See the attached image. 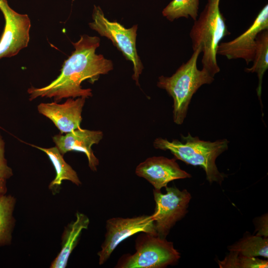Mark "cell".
<instances>
[{"instance_id":"obj_1","label":"cell","mask_w":268,"mask_h":268,"mask_svg":"<svg viewBox=\"0 0 268 268\" xmlns=\"http://www.w3.org/2000/svg\"><path fill=\"white\" fill-rule=\"evenodd\" d=\"M100 42L97 36L84 34L78 41L72 42L75 50L64 63L60 75L48 85L29 88L27 90L29 100L45 97L53 98L59 102L63 98L91 97L92 90L82 88L81 83L88 80L94 83L100 75L107 74L113 69L112 61L95 53Z\"/></svg>"},{"instance_id":"obj_2","label":"cell","mask_w":268,"mask_h":268,"mask_svg":"<svg viewBox=\"0 0 268 268\" xmlns=\"http://www.w3.org/2000/svg\"><path fill=\"white\" fill-rule=\"evenodd\" d=\"M182 141L158 137L153 141L156 149L169 150L175 159L195 166H200L205 172L206 179L210 183L215 182L219 185L226 175L220 172L215 164L217 157L227 150L229 141L224 138L215 141L201 140L188 133L187 136L181 134Z\"/></svg>"},{"instance_id":"obj_3","label":"cell","mask_w":268,"mask_h":268,"mask_svg":"<svg viewBox=\"0 0 268 268\" xmlns=\"http://www.w3.org/2000/svg\"><path fill=\"white\" fill-rule=\"evenodd\" d=\"M201 53L199 47L172 76L158 77L157 86L165 90L173 99V121L177 125L183 123L193 95L201 86L210 84L214 80L207 70L198 68L197 61Z\"/></svg>"},{"instance_id":"obj_4","label":"cell","mask_w":268,"mask_h":268,"mask_svg":"<svg viewBox=\"0 0 268 268\" xmlns=\"http://www.w3.org/2000/svg\"><path fill=\"white\" fill-rule=\"evenodd\" d=\"M220 0H207L190 33L193 51L201 48L202 68L213 76L220 71L216 59L218 45L225 36L231 34L220 10Z\"/></svg>"},{"instance_id":"obj_5","label":"cell","mask_w":268,"mask_h":268,"mask_svg":"<svg viewBox=\"0 0 268 268\" xmlns=\"http://www.w3.org/2000/svg\"><path fill=\"white\" fill-rule=\"evenodd\" d=\"M135 241V252L123 255L118 268H162L178 262L180 254L166 238L142 232Z\"/></svg>"},{"instance_id":"obj_6","label":"cell","mask_w":268,"mask_h":268,"mask_svg":"<svg viewBox=\"0 0 268 268\" xmlns=\"http://www.w3.org/2000/svg\"><path fill=\"white\" fill-rule=\"evenodd\" d=\"M92 17L93 21L89 23V27L101 36L111 40L125 58L133 63L134 73L132 78L139 86V77L142 72L143 66L136 48L137 25L126 28L117 21H109L105 16L101 7L95 5Z\"/></svg>"},{"instance_id":"obj_7","label":"cell","mask_w":268,"mask_h":268,"mask_svg":"<svg viewBox=\"0 0 268 268\" xmlns=\"http://www.w3.org/2000/svg\"><path fill=\"white\" fill-rule=\"evenodd\" d=\"M165 194L153 190L155 208L153 217L157 236L166 238L175 223L186 215L191 195L187 190L165 187Z\"/></svg>"},{"instance_id":"obj_8","label":"cell","mask_w":268,"mask_h":268,"mask_svg":"<svg viewBox=\"0 0 268 268\" xmlns=\"http://www.w3.org/2000/svg\"><path fill=\"white\" fill-rule=\"evenodd\" d=\"M139 232L157 235L152 215L132 218L113 217L106 222L105 239L98 252L99 264H104L124 240Z\"/></svg>"},{"instance_id":"obj_9","label":"cell","mask_w":268,"mask_h":268,"mask_svg":"<svg viewBox=\"0 0 268 268\" xmlns=\"http://www.w3.org/2000/svg\"><path fill=\"white\" fill-rule=\"evenodd\" d=\"M0 10L5 19L0 39V59L14 56L27 46L31 22L27 14L16 12L9 6L6 0H0Z\"/></svg>"},{"instance_id":"obj_10","label":"cell","mask_w":268,"mask_h":268,"mask_svg":"<svg viewBox=\"0 0 268 268\" xmlns=\"http://www.w3.org/2000/svg\"><path fill=\"white\" fill-rule=\"evenodd\" d=\"M268 29V5L261 10L252 25L243 33L233 40L220 43L217 54L229 60L242 59L247 65L253 62L259 33Z\"/></svg>"},{"instance_id":"obj_11","label":"cell","mask_w":268,"mask_h":268,"mask_svg":"<svg viewBox=\"0 0 268 268\" xmlns=\"http://www.w3.org/2000/svg\"><path fill=\"white\" fill-rule=\"evenodd\" d=\"M137 176L143 178L154 189L160 190L175 180L189 178L191 175L181 169L175 158L153 156L140 163L135 171Z\"/></svg>"},{"instance_id":"obj_12","label":"cell","mask_w":268,"mask_h":268,"mask_svg":"<svg viewBox=\"0 0 268 268\" xmlns=\"http://www.w3.org/2000/svg\"><path fill=\"white\" fill-rule=\"evenodd\" d=\"M86 98L79 97L74 99L68 98L62 104L56 102L41 103L37 106L38 112L50 119L61 134L80 128L82 112Z\"/></svg>"},{"instance_id":"obj_13","label":"cell","mask_w":268,"mask_h":268,"mask_svg":"<svg viewBox=\"0 0 268 268\" xmlns=\"http://www.w3.org/2000/svg\"><path fill=\"white\" fill-rule=\"evenodd\" d=\"M103 136V133L101 131L80 128L66 133L65 135L56 134L53 137V140L63 155L69 151L84 153L87 158L90 169L96 171L99 162L93 153L92 146L98 144Z\"/></svg>"},{"instance_id":"obj_14","label":"cell","mask_w":268,"mask_h":268,"mask_svg":"<svg viewBox=\"0 0 268 268\" xmlns=\"http://www.w3.org/2000/svg\"><path fill=\"white\" fill-rule=\"evenodd\" d=\"M89 219L84 214L77 212L76 219L66 227L62 236L61 250L50 265L51 268H64L69 257L76 246L81 232L88 228Z\"/></svg>"},{"instance_id":"obj_15","label":"cell","mask_w":268,"mask_h":268,"mask_svg":"<svg viewBox=\"0 0 268 268\" xmlns=\"http://www.w3.org/2000/svg\"><path fill=\"white\" fill-rule=\"evenodd\" d=\"M45 152L48 156L56 170V177L49 185L51 189H57L64 180H68L77 186L81 184L77 173L64 160L63 155L56 146L43 148L32 145Z\"/></svg>"},{"instance_id":"obj_16","label":"cell","mask_w":268,"mask_h":268,"mask_svg":"<svg viewBox=\"0 0 268 268\" xmlns=\"http://www.w3.org/2000/svg\"><path fill=\"white\" fill-rule=\"evenodd\" d=\"M251 67L245 68L247 72H256L258 77L257 93L261 106V94L263 76L268 68V29L259 33L256 38V47Z\"/></svg>"},{"instance_id":"obj_17","label":"cell","mask_w":268,"mask_h":268,"mask_svg":"<svg viewBox=\"0 0 268 268\" xmlns=\"http://www.w3.org/2000/svg\"><path fill=\"white\" fill-rule=\"evenodd\" d=\"M16 200L11 195L0 196V247L9 245L14 227L13 215Z\"/></svg>"},{"instance_id":"obj_18","label":"cell","mask_w":268,"mask_h":268,"mask_svg":"<svg viewBox=\"0 0 268 268\" xmlns=\"http://www.w3.org/2000/svg\"><path fill=\"white\" fill-rule=\"evenodd\" d=\"M229 250L245 257L262 256L268 258V239L256 235L247 236L229 246Z\"/></svg>"},{"instance_id":"obj_19","label":"cell","mask_w":268,"mask_h":268,"mask_svg":"<svg viewBox=\"0 0 268 268\" xmlns=\"http://www.w3.org/2000/svg\"><path fill=\"white\" fill-rule=\"evenodd\" d=\"M199 3V0H172L163 9L162 14L170 21L189 17L195 21L198 16Z\"/></svg>"},{"instance_id":"obj_20","label":"cell","mask_w":268,"mask_h":268,"mask_svg":"<svg viewBox=\"0 0 268 268\" xmlns=\"http://www.w3.org/2000/svg\"><path fill=\"white\" fill-rule=\"evenodd\" d=\"M220 268H265L268 267V261L239 255L230 251L223 260L218 261Z\"/></svg>"},{"instance_id":"obj_21","label":"cell","mask_w":268,"mask_h":268,"mask_svg":"<svg viewBox=\"0 0 268 268\" xmlns=\"http://www.w3.org/2000/svg\"><path fill=\"white\" fill-rule=\"evenodd\" d=\"M4 141L0 134V179L7 180L13 175V172L4 157Z\"/></svg>"},{"instance_id":"obj_22","label":"cell","mask_w":268,"mask_h":268,"mask_svg":"<svg viewBox=\"0 0 268 268\" xmlns=\"http://www.w3.org/2000/svg\"><path fill=\"white\" fill-rule=\"evenodd\" d=\"M259 228L256 235L268 237V217L265 215L260 221Z\"/></svg>"},{"instance_id":"obj_23","label":"cell","mask_w":268,"mask_h":268,"mask_svg":"<svg viewBox=\"0 0 268 268\" xmlns=\"http://www.w3.org/2000/svg\"><path fill=\"white\" fill-rule=\"evenodd\" d=\"M6 180L0 179V196L6 194Z\"/></svg>"}]
</instances>
